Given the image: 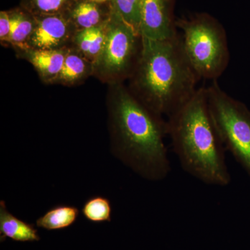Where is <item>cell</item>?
<instances>
[{
  "label": "cell",
  "instance_id": "7a4b0ae2",
  "mask_svg": "<svg viewBox=\"0 0 250 250\" xmlns=\"http://www.w3.org/2000/svg\"><path fill=\"white\" fill-rule=\"evenodd\" d=\"M129 80L130 91L141 103L168 117L196 93L200 78L188 60L178 34L162 41L143 38L139 60Z\"/></svg>",
  "mask_w": 250,
  "mask_h": 250
},
{
  "label": "cell",
  "instance_id": "7c38bea8",
  "mask_svg": "<svg viewBox=\"0 0 250 250\" xmlns=\"http://www.w3.org/2000/svg\"><path fill=\"white\" fill-rule=\"evenodd\" d=\"M106 22L97 27L81 29L75 34L77 49L92 63L98 58L103 48L106 39Z\"/></svg>",
  "mask_w": 250,
  "mask_h": 250
},
{
  "label": "cell",
  "instance_id": "2e32d148",
  "mask_svg": "<svg viewBox=\"0 0 250 250\" xmlns=\"http://www.w3.org/2000/svg\"><path fill=\"white\" fill-rule=\"evenodd\" d=\"M72 18L80 30L101 24V11L97 3L91 0L77 4L72 10Z\"/></svg>",
  "mask_w": 250,
  "mask_h": 250
},
{
  "label": "cell",
  "instance_id": "9a60e30c",
  "mask_svg": "<svg viewBox=\"0 0 250 250\" xmlns=\"http://www.w3.org/2000/svg\"><path fill=\"white\" fill-rule=\"evenodd\" d=\"M11 31L10 43L20 49H24L35 27V23L21 12L11 15Z\"/></svg>",
  "mask_w": 250,
  "mask_h": 250
},
{
  "label": "cell",
  "instance_id": "8fae6325",
  "mask_svg": "<svg viewBox=\"0 0 250 250\" xmlns=\"http://www.w3.org/2000/svg\"><path fill=\"white\" fill-rule=\"evenodd\" d=\"M93 71V63L84 56L78 51L68 50L55 83L69 85L76 84Z\"/></svg>",
  "mask_w": 250,
  "mask_h": 250
},
{
  "label": "cell",
  "instance_id": "ac0fdd59",
  "mask_svg": "<svg viewBox=\"0 0 250 250\" xmlns=\"http://www.w3.org/2000/svg\"><path fill=\"white\" fill-rule=\"evenodd\" d=\"M33 9L36 12L49 16L58 15L63 11L70 3V0H29Z\"/></svg>",
  "mask_w": 250,
  "mask_h": 250
},
{
  "label": "cell",
  "instance_id": "9c48e42d",
  "mask_svg": "<svg viewBox=\"0 0 250 250\" xmlns=\"http://www.w3.org/2000/svg\"><path fill=\"white\" fill-rule=\"evenodd\" d=\"M21 55L35 67L43 82L55 83L67 53L65 49H22Z\"/></svg>",
  "mask_w": 250,
  "mask_h": 250
},
{
  "label": "cell",
  "instance_id": "52a82bcc",
  "mask_svg": "<svg viewBox=\"0 0 250 250\" xmlns=\"http://www.w3.org/2000/svg\"><path fill=\"white\" fill-rule=\"evenodd\" d=\"M174 3V0H141L140 34L143 38L162 41L178 35Z\"/></svg>",
  "mask_w": 250,
  "mask_h": 250
},
{
  "label": "cell",
  "instance_id": "3957f363",
  "mask_svg": "<svg viewBox=\"0 0 250 250\" xmlns=\"http://www.w3.org/2000/svg\"><path fill=\"white\" fill-rule=\"evenodd\" d=\"M167 125L174 154L188 174L207 185L224 187L230 184L225 148L210 117L207 88H199L167 117Z\"/></svg>",
  "mask_w": 250,
  "mask_h": 250
},
{
  "label": "cell",
  "instance_id": "6da1fadb",
  "mask_svg": "<svg viewBox=\"0 0 250 250\" xmlns=\"http://www.w3.org/2000/svg\"><path fill=\"white\" fill-rule=\"evenodd\" d=\"M122 83L113 84L109 100L111 152L140 177L159 182L171 172L165 139L167 121Z\"/></svg>",
  "mask_w": 250,
  "mask_h": 250
},
{
  "label": "cell",
  "instance_id": "e0dca14e",
  "mask_svg": "<svg viewBox=\"0 0 250 250\" xmlns=\"http://www.w3.org/2000/svg\"><path fill=\"white\" fill-rule=\"evenodd\" d=\"M111 1L112 10L140 33L141 0H111Z\"/></svg>",
  "mask_w": 250,
  "mask_h": 250
},
{
  "label": "cell",
  "instance_id": "4fadbf2b",
  "mask_svg": "<svg viewBox=\"0 0 250 250\" xmlns=\"http://www.w3.org/2000/svg\"><path fill=\"white\" fill-rule=\"evenodd\" d=\"M80 213V209L75 206L56 205L37 219L36 226L48 231L64 229L75 223Z\"/></svg>",
  "mask_w": 250,
  "mask_h": 250
},
{
  "label": "cell",
  "instance_id": "30bf717a",
  "mask_svg": "<svg viewBox=\"0 0 250 250\" xmlns=\"http://www.w3.org/2000/svg\"><path fill=\"white\" fill-rule=\"evenodd\" d=\"M6 238L17 242H36L41 240L34 225L13 215L4 200L0 201V240Z\"/></svg>",
  "mask_w": 250,
  "mask_h": 250
},
{
  "label": "cell",
  "instance_id": "5bb4252c",
  "mask_svg": "<svg viewBox=\"0 0 250 250\" xmlns=\"http://www.w3.org/2000/svg\"><path fill=\"white\" fill-rule=\"evenodd\" d=\"M112 211L111 202L101 195H95L87 199L82 208L84 218L93 223L111 222Z\"/></svg>",
  "mask_w": 250,
  "mask_h": 250
},
{
  "label": "cell",
  "instance_id": "ba28073f",
  "mask_svg": "<svg viewBox=\"0 0 250 250\" xmlns=\"http://www.w3.org/2000/svg\"><path fill=\"white\" fill-rule=\"evenodd\" d=\"M71 34L66 20L59 15L44 16L35 23V27L24 49H60Z\"/></svg>",
  "mask_w": 250,
  "mask_h": 250
},
{
  "label": "cell",
  "instance_id": "d6986e66",
  "mask_svg": "<svg viewBox=\"0 0 250 250\" xmlns=\"http://www.w3.org/2000/svg\"><path fill=\"white\" fill-rule=\"evenodd\" d=\"M11 31V15L6 11H1L0 13V39L1 42H9Z\"/></svg>",
  "mask_w": 250,
  "mask_h": 250
},
{
  "label": "cell",
  "instance_id": "5b68a950",
  "mask_svg": "<svg viewBox=\"0 0 250 250\" xmlns=\"http://www.w3.org/2000/svg\"><path fill=\"white\" fill-rule=\"evenodd\" d=\"M210 117L225 149L250 176V111L222 89L217 81L207 88Z\"/></svg>",
  "mask_w": 250,
  "mask_h": 250
},
{
  "label": "cell",
  "instance_id": "ffe728a7",
  "mask_svg": "<svg viewBox=\"0 0 250 250\" xmlns=\"http://www.w3.org/2000/svg\"><path fill=\"white\" fill-rule=\"evenodd\" d=\"M94 2L97 3V4H100V3L106 2L107 1H111V0H91Z\"/></svg>",
  "mask_w": 250,
  "mask_h": 250
},
{
  "label": "cell",
  "instance_id": "277c9868",
  "mask_svg": "<svg viewBox=\"0 0 250 250\" xmlns=\"http://www.w3.org/2000/svg\"><path fill=\"white\" fill-rule=\"evenodd\" d=\"M182 32L188 60L200 79L217 81L228 68L230 54L228 36L222 24L207 14L176 21Z\"/></svg>",
  "mask_w": 250,
  "mask_h": 250
},
{
  "label": "cell",
  "instance_id": "8992f818",
  "mask_svg": "<svg viewBox=\"0 0 250 250\" xmlns=\"http://www.w3.org/2000/svg\"><path fill=\"white\" fill-rule=\"evenodd\" d=\"M140 33L112 10L104 44L93 63V73L110 83H122L134 71L142 48Z\"/></svg>",
  "mask_w": 250,
  "mask_h": 250
}]
</instances>
